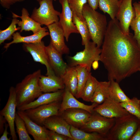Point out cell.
I'll return each mask as SVG.
<instances>
[{
	"instance_id": "bcb514c9",
	"label": "cell",
	"mask_w": 140,
	"mask_h": 140,
	"mask_svg": "<svg viewBox=\"0 0 140 140\" xmlns=\"http://www.w3.org/2000/svg\"><path fill=\"white\" fill-rule=\"evenodd\" d=\"M54 1H56V0H54Z\"/></svg>"
},
{
	"instance_id": "7402d4cb",
	"label": "cell",
	"mask_w": 140,
	"mask_h": 140,
	"mask_svg": "<svg viewBox=\"0 0 140 140\" xmlns=\"http://www.w3.org/2000/svg\"><path fill=\"white\" fill-rule=\"evenodd\" d=\"M49 34V32L47 31L46 27H43L38 32L28 36H22L20 33L17 32L12 35L13 40L10 42L5 44L4 48L7 50L11 45L14 44L34 43L39 42L41 41L44 37Z\"/></svg>"
},
{
	"instance_id": "7a4b0ae2",
	"label": "cell",
	"mask_w": 140,
	"mask_h": 140,
	"mask_svg": "<svg viewBox=\"0 0 140 140\" xmlns=\"http://www.w3.org/2000/svg\"><path fill=\"white\" fill-rule=\"evenodd\" d=\"M41 75V70L38 69L17 84L15 88L17 108L33 102L43 93L38 83Z\"/></svg>"
},
{
	"instance_id": "4dcf8cb0",
	"label": "cell",
	"mask_w": 140,
	"mask_h": 140,
	"mask_svg": "<svg viewBox=\"0 0 140 140\" xmlns=\"http://www.w3.org/2000/svg\"><path fill=\"white\" fill-rule=\"evenodd\" d=\"M110 81V83L109 97L115 101L119 103L129 101L130 99L122 89L118 83L114 80Z\"/></svg>"
},
{
	"instance_id": "52a82bcc",
	"label": "cell",
	"mask_w": 140,
	"mask_h": 140,
	"mask_svg": "<svg viewBox=\"0 0 140 140\" xmlns=\"http://www.w3.org/2000/svg\"><path fill=\"white\" fill-rule=\"evenodd\" d=\"M115 118L103 116L94 111L88 121L80 129L88 132H96L106 135L114 125Z\"/></svg>"
},
{
	"instance_id": "1f68e13d",
	"label": "cell",
	"mask_w": 140,
	"mask_h": 140,
	"mask_svg": "<svg viewBox=\"0 0 140 140\" xmlns=\"http://www.w3.org/2000/svg\"><path fill=\"white\" fill-rule=\"evenodd\" d=\"M99 82L91 74L87 81L80 98L85 101L90 102Z\"/></svg>"
},
{
	"instance_id": "6da1fadb",
	"label": "cell",
	"mask_w": 140,
	"mask_h": 140,
	"mask_svg": "<svg viewBox=\"0 0 140 140\" xmlns=\"http://www.w3.org/2000/svg\"><path fill=\"white\" fill-rule=\"evenodd\" d=\"M102 45L100 61L109 80L119 83L139 71L140 48L133 34L124 33L116 18L108 23Z\"/></svg>"
},
{
	"instance_id": "e575fe53",
	"label": "cell",
	"mask_w": 140,
	"mask_h": 140,
	"mask_svg": "<svg viewBox=\"0 0 140 140\" xmlns=\"http://www.w3.org/2000/svg\"><path fill=\"white\" fill-rule=\"evenodd\" d=\"M17 133L19 140H32L23 120L16 112L15 119Z\"/></svg>"
},
{
	"instance_id": "7c38bea8",
	"label": "cell",
	"mask_w": 140,
	"mask_h": 140,
	"mask_svg": "<svg viewBox=\"0 0 140 140\" xmlns=\"http://www.w3.org/2000/svg\"><path fill=\"white\" fill-rule=\"evenodd\" d=\"M94 111L101 115L109 118H116L130 113L120 105L109 97L103 103L98 105Z\"/></svg>"
},
{
	"instance_id": "4316f807",
	"label": "cell",
	"mask_w": 140,
	"mask_h": 140,
	"mask_svg": "<svg viewBox=\"0 0 140 140\" xmlns=\"http://www.w3.org/2000/svg\"><path fill=\"white\" fill-rule=\"evenodd\" d=\"M75 67L78 79L77 93L75 97L79 98H81L83 88L91 73L84 66L78 65Z\"/></svg>"
},
{
	"instance_id": "836d02e7",
	"label": "cell",
	"mask_w": 140,
	"mask_h": 140,
	"mask_svg": "<svg viewBox=\"0 0 140 140\" xmlns=\"http://www.w3.org/2000/svg\"><path fill=\"white\" fill-rule=\"evenodd\" d=\"M130 114L140 120V100L134 97L127 102L120 103Z\"/></svg>"
},
{
	"instance_id": "5bb4252c",
	"label": "cell",
	"mask_w": 140,
	"mask_h": 140,
	"mask_svg": "<svg viewBox=\"0 0 140 140\" xmlns=\"http://www.w3.org/2000/svg\"><path fill=\"white\" fill-rule=\"evenodd\" d=\"M132 0L121 1L116 18L118 20L124 33H130L129 27L131 21L135 14V11L132 5Z\"/></svg>"
},
{
	"instance_id": "9c48e42d",
	"label": "cell",
	"mask_w": 140,
	"mask_h": 140,
	"mask_svg": "<svg viewBox=\"0 0 140 140\" xmlns=\"http://www.w3.org/2000/svg\"><path fill=\"white\" fill-rule=\"evenodd\" d=\"M17 108L16 93L15 87H10L8 100L4 108L0 111V115L4 117L9 125L12 140H17L15 127V119Z\"/></svg>"
},
{
	"instance_id": "8d00e7d4",
	"label": "cell",
	"mask_w": 140,
	"mask_h": 140,
	"mask_svg": "<svg viewBox=\"0 0 140 140\" xmlns=\"http://www.w3.org/2000/svg\"><path fill=\"white\" fill-rule=\"evenodd\" d=\"M49 140H71L70 138L54 131L48 130Z\"/></svg>"
},
{
	"instance_id": "cb8c5ba5",
	"label": "cell",
	"mask_w": 140,
	"mask_h": 140,
	"mask_svg": "<svg viewBox=\"0 0 140 140\" xmlns=\"http://www.w3.org/2000/svg\"><path fill=\"white\" fill-rule=\"evenodd\" d=\"M61 78L65 88L75 97L77 93L78 87L77 73L75 66H69Z\"/></svg>"
},
{
	"instance_id": "ffe728a7",
	"label": "cell",
	"mask_w": 140,
	"mask_h": 140,
	"mask_svg": "<svg viewBox=\"0 0 140 140\" xmlns=\"http://www.w3.org/2000/svg\"><path fill=\"white\" fill-rule=\"evenodd\" d=\"M43 125L49 130L65 135L73 140L70 132L71 125L60 115L49 117L44 122Z\"/></svg>"
},
{
	"instance_id": "277c9868",
	"label": "cell",
	"mask_w": 140,
	"mask_h": 140,
	"mask_svg": "<svg viewBox=\"0 0 140 140\" xmlns=\"http://www.w3.org/2000/svg\"><path fill=\"white\" fill-rule=\"evenodd\" d=\"M140 124V120L129 114L115 118L114 124L106 136V140H130Z\"/></svg>"
},
{
	"instance_id": "2e32d148",
	"label": "cell",
	"mask_w": 140,
	"mask_h": 140,
	"mask_svg": "<svg viewBox=\"0 0 140 140\" xmlns=\"http://www.w3.org/2000/svg\"><path fill=\"white\" fill-rule=\"evenodd\" d=\"M49 64L55 74L61 77L69 67L63 60L62 54L58 52L50 42L46 46Z\"/></svg>"
},
{
	"instance_id": "74e56055",
	"label": "cell",
	"mask_w": 140,
	"mask_h": 140,
	"mask_svg": "<svg viewBox=\"0 0 140 140\" xmlns=\"http://www.w3.org/2000/svg\"><path fill=\"white\" fill-rule=\"evenodd\" d=\"M25 0H0V3L3 8L9 9L11 6L14 4L19 2L24 1Z\"/></svg>"
},
{
	"instance_id": "d6a6232c",
	"label": "cell",
	"mask_w": 140,
	"mask_h": 140,
	"mask_svg": "<svg viewBox=\"0 0 140 140\" xmlns=\"http://www.w3.org/2000/svg\"><path fill=\"white\" fill-rule=\"evenodd\" d=\"M19 20L17 18H13L10 25L5 30H0V44L6 40H10L12 38L13 34L17 31L20 30L19 27H16Z\"/></svg>"
},
{
	"instance_id": "b9f144b4",
	"label": "cell",
	"mask_w": 140,
	"mask_h": 140,
	"mask_svg": "<svg viewBox=\"0 0 140 140\" xmlns=\"http://www.w3.org/2000/svg\"><path fill=\"white\" fill-rule=\"evenodd\" d=\"M130 140H140V124Z\"/></svg>"
},
{
	"instance_id": "f35d334b",
	"label": "cell",
	"mask_w": 140,
	"mask_h": 140,
	"mask_svg": "<svg viewBox=\"0 0 140 140\" xmlns=\"http://www.w3.org/2000/svg\"><path fill=\"white\" fill-rule=\"evenodd\" d=\"M9 125L8 123H5V125L4 129L2 135L0 138V140H10L11 137L8 138V135L9 134L8 131Z\"/></svg>"
},
{
	"instance_id": "8fae6325",
	"label": "cell",
	"mask_w": 140,
	"mask_h": 140,
	"mask_svg": "<svg viewBox=\"0 0 140 140\" xmlns=\"http://www.w3.org/2000/svg\"><path fill=\"white\" fill-rule=\"evenodd\" d=\"M62 8L59 16V23L64 32L65 38L68 42L70 35L79 33L73 21V12L70 9L68 0H59Z\"/></svg>"
},
{
	"instance_id": "d590c367",
	"label": "cell",
	"mask_w": 140,
	"mask_h": 140,
	"mask_svg": "<svg viewBox=\"0 0 140 140\" xmlns=\"http://www.w3.org/2000/svg\"><path fill=\"white\" fill-rule=\"evenodd\" d=\"M68 1L73 13L82 20H85L82 11L83 6L87 2V0H68Z\"/></svg>"
},
{
	"instance_id": "7dc6e473",
	"label": "cell",
	"mask_w": 140,
	"mask_h": 140,
	"mask_svg": "<svg viewBox=\"0 0 140 140\" xmlns=\"http://www.w3.org/2000/svg\"><path fill=\"white\" fill-rule=\"evenodd\" d=\"M122 0H119L120 1H121Z\"/></svg>"
},
{
	"instance_id": "44dd1931",
	"label": "cell",
	"mask_w": 140,
	"mask_h": 140,
	"mask_svg": "<svg viewBox=\"0 0 140 140\" xmlns=\"http://www.w3.org/2000/svg\"><path fill=\"white\" fill-rule=\"evenodd\" d=\"M38 83L43 93L54 92L65 88L62 78L56 75L46 76L41 75Z\"/></svg>"
},
{
	"instance_id": "603a6c76",
	"label": "cell",
	"mask_w": 140,
	"mask_h": 140,
	"mask_svg": "<svg viewBox=\"0 0 140 140\" xmlns=\"http://www.w3.org/2000/svg\"><path fill=\"white\" fill-rule=\"evenodd\" d=\"M22 15L20 16L12 12L13 18H19L21 20H19L17 24L20 28V33L23 31L32 32L33 34L36 33L43 29L41 24L30 17L28 11L23 8L22 11Z\"/></svg>"
},
{
	"instance_id": "ee69618b",
	"label": "cell",
	"mask_w": 140,
	"mask_h": 140,
	"mask_svg": "<svg viewBox=\"0 0 140 140\" xmlns=\"http://www.w3.org/2000/svg\"><path fill=\"white\" fill-rule=\"evenodd\" d=\"M39 3L42 0H36Z\"/></svg>"
},
{
	"instance_id": "4fadbf2b",
	"label": "cell",
	"mask_w": 140,
	"mask_h": 140,
	"mask_svg": "<svg viewBox=\"0 0 140 140\" xmlns=\"http://www.w3.org/2000/svg\"><path fill=\"white\" fill-rule=\"evenodd\" d=\"M92 114L83 109L70 108L64 111L59 115L71 126L80 129L88 121Z\"/></svg>"
},
{
	"instance_id": "d6986e66",
	"label": "cell",
	"mask_w": 140,
	"mask_h": 140,
	"mask_svg": "<svg viewBox=\"0 0 140 140\" xmlns=\"http://www.w3.org/2000/svg\"><path fill=\"white\" fill-rule=\"evenodd\" d=\"M64 89L57 91L42 93L36 100L27 104L17 108L18 110L24 111L55 101H60L62 99Z\"/></svg>"
},
{
	"instance_id": "8992f818",
	"label": "cell",
	"mask_w": 140,
	"mask_h": 140,
	"mask_svg": "<svg viewBox=\"0 0 140 140\" xmlns=\"http://www.w3.org/2000/svg\"><path fill=\"white\" fill-rule=\"evenodd\" d=\"M54 0H42L39 7L33 9L31 17L41 25L47 26L59 22L60 12L55 10L53 4Z\"/></svg>"
},
{
	"instance_id": "3957f363",
	"label": "cell",
	"mask_w": 140,
	"mask_h": 140,
	"mask_svg": "<svg viewBox=\"0 0 140 140\" xmlns=\"http://www.w3.org/2000/svg\"><path fill=\"white\" fill-rule=\"evenodd\" d=\"M91 39L97 46L102 45L108 23L105 15L92 9L88 4H85L82 11Z\"/></svg>"
},
{
	"instance_id": "d4e9b609",
	"label": "cell",
	"mask_w": 140,
	"mask_h": 140,
	"mask_svg": "<svg viewBox=\"0 0 140 140\" xmlns=\"http://www.w3.org/2000/svg\"><path fill=\"white\" fill-rule=\"evenodd\" d=\"M73 140H106V136L96 132H88L71 126Z\"/></svg>"
},
{
	"instance_id": "5b68a950",
	"label": "cell",
	"mask_w": 140,
	"mask_h": 140,
	"mask_svg": "<svg viewBox=\"0 0 140 140\" xmlns=\"http://www.w3.org/2000/svg\"><path fill=\"white\" fill-rule=\"evenodd\" d=\"M84 49L69 57V66H84L91 71L92 64L95 60L100 61L101 48L93 41H90L85 46Z\"/></svg>"
},
{
	"instance_id": "30bf717a",
	"label": "cell",
	"mask_w": 140,
	"mask_h": 140,
	"mask_svg": "<svg viewBox=\"0 0 140 140\" xmlns=\"http://www.w3.org/2000/svg\"><path fill=\"white\" fill-rule=\"evenodd\" d=\"M46 46L42 41L34 43H23V45L24 50L31 54L34 61L45 65L47 69L46 75H56L49 64Z\"/></svg>"
},
{
	"instance_id": "f1b7e54d",
	"label": "cell",
	"mask_w": 140,
	"mask_h": 140,
	"mask_svg": "<svg viewBox=\"0 0 140 140\" xmlns=\"http://www.w3.org/2000/svg\"><path fill=\"white\" fill-rule=\"evenodd\" d=\"M73 21L79 33L81 36L82 44L84 46L87 45L91 39L87 24L85 20H83L73 13Z\"/></svg>"
},
{
	"instance_id": "60d3db41",
	"label": "cell",
	"mask_w": 140,
	"mask_h": 140,
	"mask_svg": "<svg viewBox=\"0 0 140 140\" xmlns=\"http://www.w3.org/2000/svg\"><path fill=\"white\" fill-rule=\"evenodd\" d=\"M7 122L4 116L0 115V134H3L5 124Z\"/></svg>"
},
{
	"instance_id": "9a60e30c",
	"label": "cell",
	"mask_w": 140,
	"mask_h": 140,
	"mask_svg": "<svg viewBox=\"0 0 140 140\" xmlns=\"http://www.w3.org/2000/svg\"><path fill=\"white\" fill-rule=\"evenodd\" d=\"M47 26L51 38L50 42L54 47L62 55L68 54L69 49L65 43L64 32L59 22Z\"/></svg>"
},
{
	"instance_id": "ab89813d",
	"label": "cell",
	"mask_w": 140,
	"mask_h": 140,
	"mask_svg": "<svg viewBox=\"0 0 140 140\" xmlns=\"http://www.w3.org/2000/svg\"><path fill=\"white\" fill-rule=\"evenodd\" d=\"M99 0H87L89 5L93 9L96 10L98 7Z\"/></svg>"
},
{
	"instance_id": "83f0119b",
	"label": "cell",
	"mask_w": 140,
	"mask_h": 140,
	"mask_svg": "<svg viewBox=\"0 0 140 140\" xmlns=\"http://www.w3.org/2000/svg\"><path fill=\"white\" fill-rule=\"evenodd\" d=\"M121 1L119 0H99L98 7L104 13H107L111 19L116 18Z\"/></svg>"
},
{
	"instance_id": "e0dca14e",
	"label": "cell",
	"mask_w": 140,
	"mask_h": 140,
	"mask_svg": "<svg viewBox=\"0 0 140 140\" xmlns=\"http://www.w3.org/2000/svg\"><path fill=\"white\" fill-rule=\"evenodd\" d=\"M75 97L65 88L59 111V115L64 111L70 108L81 109L92 114L94 112V109L98 105L96 103H93L91 105H87L78 101Z\"/></svg>"
},
{
	"instance_id": "484cf974",
	"label": "cell",
	"mask_w": 140,
	"mask_h": 140,
	"mask_svg": "<svg viewBox=\"0 0 140 140\" xmlns=\"http://www.w3.org/2000/svg\"><path fill=\"white\" fill-rule=\"evenodd\" d=\"M110 83V80L99 82L90 102L98 104L103 103L109 97Z\"/></svg>"
},
{
	"instance_id": "ba28073f",
	"label": "cell",
	"mask_w": 140,
	"mask_h": 140,
	"mask_svg": "<svg viewBox=\"0 0 140 140\" xmlns=\"http://www.w3.org/2000/svg\"><path fill=\"white\" fill-rule=\"evenodd\" d=\"M61 103L60 101H55L24 111L35 122L43 126L44 122L49 117L59 115Z\"/></svg>"
},
{
	"instance_id": "f6af8a7d",
	"label": "cell",
	"mask_w": 140,
	"mask_h": 140,
	"mask_svg": "<svg viewBox=\"0 0 140 140\" xmlns=\"http://www.w3.org/2000/svg\"><path fill=\"white\" fill-rule=\"evenodd\" d=\"M139 71L140 72V68L139 69Z\"/></svg>"
},
{
	"instance_id": "f546056e",
	"label": "cell",
	"mask_w": 140,
	"mask_h": 140,
	"mask_svg": "<svg viewBox=\"0 0 140 140\" xmlns=\"http://www.w3.org/2000/svg\"><path fill=\"white\" fill-rule=\"evenodd\" d=\"M135 14L130 26L134 31V37L140 48V2H135L133 4Z\"/></svg>"
},
{
	"instance_id": "ac0fdd59",
	"label": "cell",
	"mask_w": 140,
	"mask_h": 140,
	"mask_svg": "<svg viewBox=\"0 0 140 140\" xmlns=\"http://www.w3.org/2000/svg\"><path fill=\"white\" fill-rule=\"evenodd\" d=\"M16 112L24 121L28 133L34 140H49L48 130L44 126L35 122L24 111L18 110Z\"/></svg>"
},
{
	"instance_id": "7bdbcfd3",
	"label": "cell",
	"mask_w": 140,
	"mask_h": 140,
	"mask_svg": "<svg viewBox=\"0 0 140 140\" xmlns=\"http://www.w3.org/2000/svg\"><path fill=\"white\" fill-rule=\"evenodd\" d=\"M98 61L95 60L93 62L92 64V66L93 69L95 70L96 69L99 67Z\"/></svg>"
}]
</instances>
